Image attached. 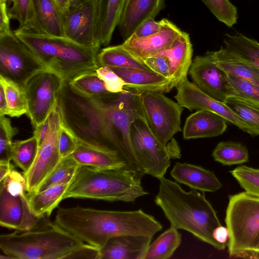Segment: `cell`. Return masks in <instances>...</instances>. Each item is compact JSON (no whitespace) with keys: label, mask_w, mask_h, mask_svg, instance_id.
<instances>
[{"label":"cell","mask_w":259,"mask_h":259,"mask_svg":"<svg viewBox=\"0 0 259 259\" xmlns=\"http://www.w3.org/2000/svg\"><path fill=\"white\" fill-rule=\"evenodd\" d=\"M54 223L74 237L99 248L111 238L125 235H147L149 214L141 209L114 211L80 206L59 208Z\"/></svg>","instance_id":"obj_1"},{"label":"cell","mask_w":259,"mask_h":259,"mask_svg":"<svg viewBox=\"0 0 259 259\" xmlns=\"http://www.w3.org/2000/svg\"><path fill=\"white\" fill-rule=\"evenodd\" d=\"M57 106L62 125L79 142L116 153L121 158L120 147L104 102L82 94L69 81H63Z\"/></svg>","instance_id":"obj_2"},{"label":"cell","mask_w":259,"mask_h":259,"mask_svg":"<svg viewBox=\"0 0 259 259\" xmlns=\"http://www.w3.org/2000/svg\"><path fill=\"white\" fill-rule=\"evenodd\" d=\"M155 202L171 226L188 231L219 250L227 246L217 242L213 230L222 225L217 212L203 193L184 190L177 182L164 177L159 179Z\"/></svg>","instance_id":"obj_3"},{"label":"cell","mask_w":259,"mask_h":259,"mask_svg":"<svg viewBox=\"0 0 259 259\" xmlns=\"http://www.w3.org/2000/svg\"><path fill=\"white\" fill-rule=\"evenodd\" d=\"M15 35L64 81L96 72L99 49L80 45L65 36L16 30Z\"/></svg>","instance_id":"obj_4"},{"label":"cell","mask_w":259,"mask_h":259,"mask_svg":"<svg viewBox=\"0 0 259 259\" xmlns=\"http://www.w3.org/2000/svg\"><path fill=\"white\" fill-rule=\"evenodd\" d=\"M148 194L141 179L124 169L80 166L63 199L82 198L131 202Z\"/></svg>","instance_id":"obj_5"},{"label":"cell","mask_w":259,"mask_h":259,"mask_svg":"<svg viewBox=\"0 0 259 259\" xmlns=\"http://www.w3.org/2000/svg\"><path fill=\"white\" fill-rule=\"evenodd\" d=\"M83 242L55 223L50 227L1 235L0 248L14 259H64Z\"/></svg>","instance_id":"obj_6"},{"label":"cell","mask_w":259,"mask_h":259,"mask_svg":"<svg viewBox=\"0 0 259 259\" xmlns=\"http://www.w3.org/2000/svg\"><path fill=\"white\" fill-rule=\"evenodd\" d=\"M225 222L229 257L258 258L259 197L245 191L229 195Z\"/></svg>","instance_id":"obj_7"},{"label":"cell","mask_w":259,"mask_h":259,"mask_svg":"<svg viewBox=\"0 0 259 259\" xmlns=\"http://www.w3.org/2000/svg\"><path fill=\"white\" fill-rule=\"evenodd\" d=\"M131 133L135 155L145 174L159 179L164 177L170 166V159L181 157L178 143L174 138L166 146L163 145L145 122L134 121Z\"/></svg>","instance_id":"obj_8"},{"label":"cell","mask_w":259,"mask_h":259,"mask_svg":"<svg viewBox=\"0 0 259 259\" xmlns=\"http://www.w3.org/2000/svg\"><path fill=\"white\" fill-rule=\"evenodd\" d=\"M48 69L14 31L0 35V75L24 88L34 75Z\"/></svg>","instance_id":"obj_9"},{"label":"cell","mask_w":259,"mask_h":259,"mask_svg":"<svg viewBox=\"0 0 259 259\" xmlns=\"http://www.w3.org/2000/svg\"><path fill=\"white\" fill-rule=\"evenodd\" d=\"M140 97L149 129L161 144L166 146L175 135L181 131L183 107L162 92H141Z\"/></svg>","instance_id":"obj_10"},{"label":"cell","mask_w":259,"mask_h":259,"mask_svg":"<svg viewBox=\"0 0 259 259\" xmlns=\"http://www.w3.org/2000/svg\"><path fill=\"white\" fill-rule=\"evenodd\" d=\"M63 81L58 74L48 69L34 75L25 85L27 116L34 128L45 121L57 106Z\"/></svg>","instance_id":"obj_11"},{"label":"cell","mask_w":259,"mask_h":259,"mask_svg":"<svg viewBox=\"0 0 259 259\" xmlns=\"http://www.w3.org/2000/svg\"><path fill=\"white\" fill-rule=\"evenodd\" d=\"M62 122L57 105L49 115L48 134L39 147L35 160L30 169L23 174L27 194L35 192L59 164L61 158L59 138Z\"/></svg>","instance_id":"obj_12"},{"label":"cell","mask_w":259,"mask_h":259,"mask_svg":"<svg viewBox=\"0 0 259 259\" xmlns=\"http://www.w3.org/2000/svg\"><path fill=\"white\" fill-rule=\"evenodd\" d=\"M99 0H83L64 13L65 36L84 47L100 49Z\"/></svg>","instance_id":"obj_13"},{"label":"cell","mask_w":259,"mask_h":259,"mask_svg":"<svg viewBox=\"0 0 259 259\" xmlns=\"http://www.w3.org/2000/svg\"><path fill=\"white\" fill-rule=\"evenodd\" d=\"M177 90L175 98L182 107L190 111L204 110L214 112L251 136L259 135L257 128L244 121L225 103L210 97L187 78L177 87Z\"/></svg>","instance_id":"obj_14"},{"label":"cell","mask_w":259,"mask_h":259,"mask_svg":"<svg viewBox=\"0 0 259 259\" xmlns=\"http://www.w3.org/2000/svg\"><path fill=\"white\" fill-rule=\"evenodd\" d=\"M115 94L113 93L99 99L106 105L120 147L121 159L125 163L127 170L141 179L146 174L135 155L131 134V125L137 120L134 115L115 98Z\"/></svg>","instance_id":"obj_15"},{"label":"cell","mask_w":259,"mask_h":259,"mask_svg":"<svg viewBox=\"0 0 259 259\" xmlns=\"http://www.w3.org/2000/svg\"><path fill=\"white\" fill-rule=\"evenodd\" d=\"M188 73L193 82L202 91L216 100L225 102L227 97L226 73L215 64L210 51L192 60Z\"/></svg>","instance_id":"obj_16"},{"label":"cell","mask_w":259,"mask_h":259,"mask_svg":"<svg viewBox=\"0 0 259 259\" xmlns=\"http://www.w3.org/2000/svg\"><path fill=\"white\" fill-rule=\"evenodd\" d=\"M182 31L168 20L160 31L142 37L132 35L120 46L136 59L143 62L144 60L168 49Z\"/></svg>","instance_id":"obj_17"},{"label":"cell","mask_w":259,"mask_h":259,"mask_svg":"<svg viewBox=\"0 0 259 259\" xmlns=\"http://www.w3.org/2000/svg\"><path fill=\"white\" fill-rule=\"evenodd\" d=\"M165 7V0H126L117 27L124 41L146 20L155 18Z\"/></svg>","instance_id":"obj_18"},{"label":"cell","mask_w":259,"mask_h":259,"mask_svg":"<svg viewBox=\"0 0 259 259\" xmlns=\"http://www.w3.org/2000/svg\"><path fill=\"white\" fill-rule=\"evenodd\" d=\"M192 55V45L189 35L182 31L168 49L155 56H164L169 60L170 91L187 78Z\"/></svg>","instance_id":"obj_19"},{"label":"cell","mask_w":259,"mask_h":259,"mask_svg":"<svg viewBox=\"0 0 259 259\" xmlns=\"http://www.w3.org/2000/svg\"><path fill=\"white\" fill-rule=\"evenodd\" d=\"M152 238L139 235L112 237L100 248V259H143Z\"/></svg>","instance_id":"obj_20"},{"label":"cell","mask_w":259,"mask_h":259,"mask_svg":"<svg viewBox=\"0 0 259 259\" xmlns=\"http://www.w3.org/2000/svg\"><path fill=\"white\" fill-rule=\"evenodd\" d=\"M170 174L176 182L202 192H214L222 187L212 171L200 166L177 162Z\"/></svg>","instance_id":"obj_21"},{"label":"cell","mask_w":259,"mask_h":259,"mask_svg":"<svg viewBox=\"0 0 259 259\" xmlns=\"http://www.w3.org/2000/svg\"><path fill=\"white\" fill-rule=\"evenodd\" d=\"M227 120L214 112L200 110L186 120L183 135L185 139L211 138L223 134L227 130Z\"/></svg>","instance_id":"obj_22"},{"label":"cell","mask_w":259,"mask_h":259,"mask_svg":"<svg viewBox=\"0 0 259 259\" xmlns=\"http://www.w3.org/2000/svg\"><path fill=\"white\" fill-rule=\"evenodd\" d=\"M125 82L124 89L139 92L170 91L169 79L149 69L134 68H111Z\"/></svg>","instance_id":"obj_23"},{"label":"cell","mask_w":259,"mask_h":259,"mask_svg":"<svg viewBox=\"0 0 259 259\" xmlns=\"http://www.w3.org/2000/svg\"><path fill=\"white\" fill-rule=\"evenodd\" d=\"M217 66L224 72L247 81L259 88V69L228 48L210 51Z\"/></svg>","instance_id":"obj_24"},{"label":"cell","mask_w":259,"mask_h":259,"mask_svg":"<svg viewBox=\"0 0 259 259\" xmlns=\"http://www.w3.org/2000/svg\"><path fill=\"white\" fill-rule=\"evenodd\" d=\"M34 16L32 32L65 36L64 13L55 0H34Z\"/></svg>","instance_id":"obj_25"},{"label":"cell","mask_w":259,"mask_h":259,"mask_svg":"<svg viewBox=\"0 0 259 259\" xmlns=\"http://www.w3.org/2000/svg\"><path fill=\"white\" fill-rule=\"evenodd\" d=\"M78 143L76 149L69 156L80 166H90L101 169H124L128 170L125 163L118 154L101 150L78 141Z\"/></svg>","instance_id":"obj_26"},{"label":"cell","mask_w":259,"mask_h":259,"mask_svg":"<svg viewBox=\"0 0 259 259\" xmlns=\"http://www.w3.org/2000/svg\"><path fill=\"white\" fill-rule=\"evenodd\" d=\"M126 0H99L98 38L101 46L111 41Z\"/></svg>","instance_id":"obj_27"},{"label":"cell","mask_w":259,"mask_h":259,"mask_svg":"<svg viewBox=\"0 0 259 259\" xmlns=\"http://www.w3.org/2000/svg\"><path fill=\"white\" fill-rule=\"evenodd\" d=\"M58 185L44 191L27 194L30 209L36 216L48 215L63 200V197L70 184Z\"/></svg>","instance_id":"obj_28"},{"label":"cell","mask_w":259,"mask_h":259,"mask_svg":"<svg viewBox=\"0 0 259 259\" xmlns=\"http://www.w3.org/2000/svg\"><path fill=\"white\" fill-rule=\"evenodd\" d=\"M23 215V205L20 196H13L4 186L0 185V225L9 229L17 230Z\"/></svg>","instance_id":"obj_29"},{"label":"cell","mask_w":259,"mask_h":259,"mask_svg":"<svg viewBox=\"0 0 259 259\" xmlns=\"http://www.w3.org/2000/svg\"><path fill=\"white\" fill-rule=\"evenodd\" d=\"M181 234L171 226L148 246L143 259H168L181 243Z\"/></svg>","instance_id":"obj_30"},{"label":"cell","mask_w":259,"mask_h":259,"mask_svg":"<svg viewBox=\"0 0 259 259\" xmlns=\"http://www.w3.org/2000/svg\"><path fill=\"white\" fill-rule=\"evenodd\" d=\"M97 60L100 66L149 69L143 62L126 52L120 45L102 49L98 54Z\"/></svg>","instance_id":"obj_31"},{"label":"cell","mask_w":259,"mask_h":259,"mask_svg":"<svg viewBox=\"0 0 259 259\" xmlns=\"http://www.w3.org/2000/svg\"><path fill=\"white\" fill-rule=\"evenodd\" d=\"M211 155L215 161L227 166L242 164L249 161V153L246 146L233 141L219 142Z\"/></svg>","instance_id":"obj_32"},{"label":"cell","mask_w":259,"mask_h":259,"mask_svg":"<svg viewBox=\"0 0 259 259\" xmlns=\"http://www.w3.org/2000/svg\"><path fill=\"white\" fill-rule=\"evenodd\" d=\"M0 84L5 93L9 116L19 117L23 114L28 115V102L24 88L2 75Z\"/></svg>","instance_id":"obj_33"},{"label":"cell","mask_w":259,"mask_h":259,"mask_svg":"<svg viewBox=\"0 0 259 259\" xmlns=\"http://www.w3.org/2000/svg\"><path fill=\"white\" fill-rule=\"evenodd\" d=\"M225 47L234 51L259 69V42L240 33L225 35Z\"/></svg>","instance_id":"obj_34"},{"label":"cell","mask_w":259,"mask_h":259,"mask_svg":"<svg viewBox=\"0 0 259 259\" xmlns=\"http://www.w3.org/2000/svg\"><path fill=\"white\" fill-rule=\"evenodd\" d=\"M39 147L38 140L34 135L26 140L13 142L12 160L23 170V174L27 172L32 166Z\"/></svg>","instance_id":"obj_35"},{"label":"cell","mask_w":259,"mask_h":259,"mask_svg":"<svg viewBox=\"0 0 259 259\" xmlns=\"http://www.w3.org/2000/svg\"><path fill=\"white\" fill-rule=\"evenodd\" d=\"M80 166L70 156L62 159L55 169L34 193L58 185L71 183Z\"/></svg>","instance_id":"obj_36"},{"label":"cell","mask_w":259,"mask_h":259,"mask_svg":"<svg viewBox=\"0 0 259 259\" xmlns=\"http://www.w3.org/2000/svg\"><path fill=\"white\" fill-rule=\"evenodd\" d=\"M69 83L78 92L91 98H101L112 94L106 89L104 82L96 72L81 74Z\"/></svg>","instance_id":"obj_37"},{"label":"cell","mask_w":259,"mask_h":259,"mask_svg":"<svg viewBox=\"0 0 259 259\" xmlns=\"http://www.w3.org/2000/svg\"><path fill=\"white\" fill-rule=\"evenodd\" d=\"M12 6L8 8L11 19L18 21L17 30L33 31L34 27V0H7Z\"/></svg>","instance_id":"obj_38"},{"label":"cell","mask_w":259,"mask_h":259,"mask_svg":"<svg viewBox=\"0 0 259 259\" xmlns=\"http://www.w3.org/2000/svg\"><path fill=\"white\" fill-rule=\"evenodd\" d=\"M225 73L227 96H235L259 105L258 87L235 75Z\"/></svg>","instance_id":"obj_39"},{"label":"cell","mask_w":259,"mask_h":259,"mask_svg":"<svg viewBox=\"0 0 259 259\" xmlns=\"http://www.w3.org/2000/svg\"><path fill=\"white\" fill-rule=\"evenodd\" d=\"M225 104L246 122L259 131V105L233 96H228Z\"/></svg>","instance_id":"obj_40"},{"label":"cell","mask_w":259,"mask_h":259,"mask_svg":"<svg viewBox=\"0 0 259 259\" xmlns=\"http://www.w3.org/2000/svg\"><path fill=\"white\" fill-rule=\"evenodd\" d=\"M230 172L244 191L259 197V168L240 165Z\"/></svg>","instance_id":"obj_41"},{"label":"cell","mask_w":259,"mask_h":259,"mask_svg":"<svg viewBox=\"0 0 259 259\" xmlns=\"http://www.w3.org/2000/svg\"><path fill=\"white\" fill-rule=\"evenodd\" d=\"M210 12L229 27L237 23L236 7L229 0H201Z\"/></svg>","instance_id":"obj_42"},{"label":"cell","mask_w":259,"mask_h":259,"mask_svg":"<svg viewBox=\"0 0 259 259\" xmlns=\"http://www.w3.org/2000/svg\"><path fill=\"white\" fill-rule=\"evenodd\" d=\"M18 133V130L12 126L9 118L0 116V162L12 160V139Z\"/></svg>","instance_id":"obj_43"},{"label":"cell","mask_w":259,"mask_h":259,"mask_svg":"<svg viewBox=\"0 0 259 259\" xmlns=\"http://www.w3.org/2000/svg\"><path fill=\"white\" fill-rule=\"evenodd\" d=\"M23 205V215L21 224L17 230L18 231H28L43 229L51 226L54 224L49 220V215L36 216L31 211L27 194L20 196Z\"/></svg>","instance_id":"obj_44"},{"label":"cell","mask_w":259,"mask_h":259,"mask_svg":"<svg viewBox=\"0 0 259 259\" xmlns=\"http://www.w3.org/2000/svg\"><path fill=\"white\" fill-rule=\"evenodd\" d=\"M96 72L109 92L117 94L123 91L125 82L110 67L100 66Z\"/></svg>","instance_id":"obj_45"},{"label":"cell","mask_w":259,"mask_h":259,"mask_svg":"<svg viewBox=\"0 0 259 259\" xmlns=\"http://www.w3.org/2000/svg\"><path fill=\"white\" fill-rule=\"evenodd\" d=\"M0 185L4 186L9 193L15 196H21L26 191L24 176L15 168L0 181Z\"/></svg>","instance_id":"obj_46"},{"label":"cell","mask_w":259,"mask_h":259,"mask_svg":"<svg viewBox=\"0 0 259 259\" xmlns=\"http://www.w3.org/2000/svg\"><path fill=\"white\" fill-rule=\"evenodd\" d=\"M78 141L63 125L59 138V150L61 159L69 156L76 149Z\"/></svg>","instance_id":"obj_47"},{"label":"cell","mask_w":259,"mask_h":259,"mask_svg":"<svg viewBox=\"0 0 259 259\" xmlns=\"http://www.w3.org/2000/svg\"><path fill=\"white\" fill-rule=\"evenodd\" d=\"M167 21L166 18L159 21H155L153 18L149 19L143 22L132 35L142 37L156 33L163 29Z\"/></svg>","instance_id":"obj_48"},{"label":"cell","mask_w":259,"mask_h":259,"mask_svg":"<svg viewBox=\"0 0 259 259\" xmlns=\"http://www.w3.org/2000/svg\"><path fill=\"white\" fill-rule=\"evenodd\" d=\"M143 63L152 71L169 79V64L164 56H153L143 61Z\"/></svg>","instance_id":"obj_49"},{"label":"cell","mask_w":259,"mask_h":259,"mask_svg":"<svg viewBox=\"0 0 259 259\" xmlns=\"http://www.w3.org/2000/svg\"><path fill=\"white\" fill-rule=\"evenodd\" d=\"M71 258L100 259V248L83 243L68 254L64 259Z\"/></svg>","instance_id":"obj_50"},{"label":"cell","mask_w":259,"mask_h":259,"mask_svg":"<svg viewBox=\"0 0 259 259\" xmlns=\"http://www.w3.org/2000/svg\"><path fill=\"white\" fill-rule=\"evenodd\" d=\"M7 2H0V35L12 31L10 27L11 19L8 11Z\"/></svg>","instance_id":"obj_51"},{"label":"cell","mask_w":259,"mask_h":259,"mask_svg":"<svg viewBox=\"0 0 259 259\" xmlns=\"http://www.w3.org/2000/svg\"><path fill=\"white\" fill-rule=\"evenodd\" d=\"M212 236L218 243L227 245L229 232L227 227L221 225L214 229L212 233Z\"/></svg>","instance_id":"obj_52"},{"label":"cell","mask_w":259,"mask_h":259,"mask_svg":"<svg viewBox=\"0 0 259 259\" xmlns=\"http://www.w3.org/2000/svg\"><path fill=\"white\" fill-rule=\"evenodd\" d=\"M49 128V116L42 123L34 128L33 135H34L38 142L39 146L41 145L46 138Z\"/></svg>","instance_id":"obj_53"},{"label":"cell","mask_w":259,"mask_h":259,"mask_svg":"<svg viewBox=\"0 0 259 259\" xmlns=\"http://www.w3.org/2000/svg\"><path fill=\"white\" fill-rule=\"evenodd\" d=\"M9 115L5 93L3 86L0 84V116Z\"/></svg>","instance_id":"obj_54"},{"label":"cell","mask_w":259,"mask_h":259,"mask_svg":"<svg viewBox=\"0 0 259 259\" xmlns=\"http://www.w3.org/2000/svg\"><path fill=\"white\" fill-rule=\"evenodd\" d=\"M14 168L10 162H0V181L3 180Z\"/></svg>","instance_id":"obj_55"},{"label":"cell","mask_w":259,"mask_h":259,"mask_svg":"<svg viewBox=\"0 0 259 259\" xmlns=\"http://www.w3.org/2000/svg\"><path fill=\"white\" fill-rule=\"evenodd\" d=\"M63 13L70 7V0H55Z\"/></svg>","instance_id":"obj_56"},{"label":"cell","mask_w":259,"mask_h":259,"mask_svg":"<svg viewBox=\"0 0 259 259\" xmlns=\"http://www.w3.org/2000/svg\"><path fill=\"white\" fill-rule=\"evenodd\" d=\"M83 0H70V7L76 5Z\"/></svg>","instance_id":"obj_57"},{"label":"cell","mask_w":259,"mask_h":259,"mask_svg":"<svg viewBox=\"0 0 259 259\" xmlns=\"http://www.w3.org/2000/svg\"><path fill=\"white\" fill-rule=\"evenodd\" d=\"M0 258L1 259H12L13 258L10 256L5 254V255H1L0 256Z\"/></svg>","instance_id":"obj_58"},{"label":"cell","mask_w":259,"mask_h":259,"mask_svg":"<svg viewBox=\"0 0 259 259\" xmlns=\"http://www.w3.org/2000/svg\"><path fill=\"white\" fill-rule=\"evenodd\" d=\"M257 256H258V258H259V246L257 248Z\"/></svg>","instance_id":"obj_59"},{"label":"cell","mask_w":259,"mask_h":259,"mask_svg":"<svg viewBox=\"0 0 259 259\" xmlns=\"http://www.w3.org/2000/svg\"><path fill=\"white\" fill-rule=\"evenodd\" d=\"M0 2H7V0H0Z\"/></svg>","instance_id":"obj_60"}]
</instances>
